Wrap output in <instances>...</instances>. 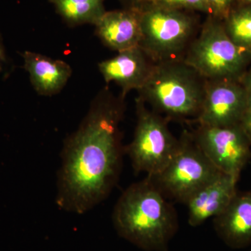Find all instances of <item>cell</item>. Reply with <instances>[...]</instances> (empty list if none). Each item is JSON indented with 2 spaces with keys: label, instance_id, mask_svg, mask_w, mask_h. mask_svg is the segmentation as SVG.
<instances>
[{
  "label": "cell",
  "instance_id": "1",
  "mask_svg": "<svg viewBox=\"0 0 251 251\" xmlns=\"http://www.w3.org/2000/svg\"><path fill=\"white\" fill-rule=\"evenodd\" d=\"M125 98L108 87L100 90L78 128L64 140L55 200L62 210L85 214L116 186L125 153L120 130Z\"/></svg>",
  "mask_w": 251,
  "mask_h": 251
},
{
  "label": "cell",
  "instance_id": "2",
  "mask_svg": "<svg viewBox=\"0 0 251 251\" xmlns=\"http://www.w3.org/2000/svg\"><path fill=\"white\" fill-rule=\"evenodd\" d=\"M112 222L120 237L145 251H169L179 229L174 207L148 176L124 191Z\"/></svg>",
  "mask_w": 251,
  "mask_h": 251
},
{
  "label": "cell",
  "instance_id": "3",
  "mask_svg": "<svg viewBox=\"0 0 251 251\" xmlns=\"http://www.w3.org/2000/svg\"><path fill=\"white\" fill-rule=\"evenodd\" d=\"M206 82L183 59L155 63L138 98L168 120L196 121Z\"/></svg>",
  "mask_w": 251,
  "mask_h": 251
},
{
  "label": "cell",
  "instance_id": "4",
  "mask_svg": "<svg viewBox=\"0 0 251 251\" xmlns=\"http://www.w3.org/2000/svg\"><path fill=\"white\" fill-rule=\"evenodd\" d=\"M182 59L206 80H240L251 56L229 37L222 21L207 16Z\"/></svg>",
  "mask_w": 251,
  "mask_h": 251
},
{
  "label": "cell",
  "instance_id": "5",
  "mask_svg": "<svg viewBox=\"0 0 251 251\" xmlns=\"http://www.w3.org/2000/svg\"><path fill=\"white\" fill-rule=\"evenodd\" d=\"M140 21L139 46L156 63L182 59L198 24L190 11L151 5L140 11Z\"/></svg>",
  "mask_w": 251,
  "mask_h": 251
},
{
  "label": "cell",
  "instance_id": "6",
  "mask_svg": "<svg viewBox=\"0 0 251 251\" xmlns=\"http://www.w3.org/2000/svg\"><path fill=\"white\" fill-rule=\"evenodd\" d=\"M137 122L133 138L125 146L135 173L152 177L161 173L173 159L179 139L172 133L166 117L150 110L141 99L135 100Z\"/></svg>",
  "mask_w": 251,
  "mask_h": 251
},
{
  "label": "cell",
  "instance_id": "7",
  "mask_svg": "<svg viewBox=\"0 0 251 251\" xmlns=\"http://www.w3.org/2000/svg\"><path fill=\"white\" fill-rule=\"evenodd\" d=\"M219 171L202 152L193 133L184 130L173 159L161 173L150 178L166 198L186 204Z\"/></svg>",
  "mask_w": 251,
  "mask_h": 251
},
{
  "label": "cell",
  "instance_id": "8",
  "mask_svg": "<svg viewBox=\"0 0 251 251\" xmlns=\"http://www.w3.org/2000/svg\"><path fill=\"white\" fill-rule=\"evenodd\" d=\"M193 135L202 152L219 171L239 179L251 156L250 140L239 125L199 126Z\"/></svg>",
  "mask_w": 251,
  "mask_h": 251
},
{
  "label": "cell",
  "instance_id": "9",
  "mask_svg": "<svg viewBox=\"0 0 251 251\" xmlns=\"http://www.w3.org/2000/svg\"><path fill=\"white\" fill-rule=\"evenodd\" d=\"M249 99L240 80L206 82L202 108L196 122L205 126L239 125Z\"/></svg>",
  "mask_w": 251,
  "mask_h": 251
},
{
  "label": "cell",
  "instance_id": "10",
  "mask_svg": "<svg viewBox=\"0 0 251 251\" xmlns=\"http://www.w3.org/2000/svg\"><path fill=\"white\" fill-rule=\"evenodd\" d=\"M155 63L140 46H136L99 63V69L105 82L120 86L122 95L126 97L130 91L142 88Z\"/></svg>",
  "mask_w": 251,
  "mask_h": 251
},
{
  "label": "cell",
  "instance_id": "11",
  "mask_svg": "<svg viewBox=\"0 0 251 251\" xmlns=\"http://www.w3.org/2000/svg\"><path fill=\"white\" fill-rule=\"evenodd\" d=\"M239 178L224 173L194 193L186 204L188 207V223L196 227L206 220L219 216L227 208L238 191Z\"/></svg>",
  "mask_w": 251,
  "mask_h": 251
},
{
  "label": "cell",
  "instance_id": "12",
  "mask_svg": "<svg viewBox=\"0 0 251 251\" xmlns=\"http://www.w3.org/2000/svg\"><path fill=\"white\" fill-rule=\"evenodd\" d=\"M218 237L232 249L251 247V190L237 192L226 209L214 218Z\"/></svg>",
  "mask_w": 251,
  "mask_h": 251
},
{
  "label": "cell",
  "instance_id": "13",
  "mask_svg": "<svg viewBox=\"0 0 251 251\" xmlns=\"http://www.w3.org/2000/svg\"><path fill=\"white\" fill-rule=\"evenodd\" d=\"M95 34L104 45L117 52L139 46L140 11L126 9L106 11L95 25Z\"/></svg>",
  "mask_w": 251,
  "mask_h": 251
},
{
  "label": "cell",
  "instance_id": "14",
  "mask_svg": "<svg viewBox=\"0 0 251 251\" xmlns=\"http://www.w3.org/2000/svg\"><path fill=\"white\" fill-rule=\"evenodd\" d=\"M21 56L24 62L23 68L29 74L31 85L39 95H56L72 76V67L64 61L31 51H25Z\"/></svg>",
  "mask_w": 251,
  "mask_h": 251
},
{
  "label": "cell",
  "instance_id": "15",
  "mask_svg": "<svg viewBox=\"0 0 251 251\" xmlns=\"http://www.w3.org/2000/svg\"><path fill=\"white\" fill-rule=\"evenodd\" d=\"M105 0H49L56 12L69 27L82 25H95L106 12Z\"/></svg>",
  "mask_w": 251,
  "mask_h": 251
},
{
  "label": "cell",
  "instance_id": "16",
  "mask_svg": "<svg viewBox=\"0 0 251 251\" xmlns=\"http://www.w3.org/2000/svg\"><path fill=\"white\" fill-rule=\"evenodd\" d=\"M222 22L234 44L251 56V4H238Z\"/></svg>",
  "mask_w": 251,
  "mask_h": 251
},
{
  "label": "cell",
  "instance_id": "17",
  "mask_svg": "<svg viewBox=\"0 0 251 251\" xmlns=\"http://www.w3.org/2000/svg\"><path fill=\"white\" fill-rule=\"evenodd\" d=\"M150 5L163 9L201 12L210 15L207 0H151ZM149 6V5H148Z\"/></svg>",
  "mask_w": 251,
  "mask_h": 251
},
{
  "label": "cell",
  "instance_id": "18",
  "mask_svg": "<svg viewBox=\"0 0 251 251\" xmlns=\"http://www.w3.org/2000/svg\"><path fill=\"white\" fill-rule=\"evenodd\" d=\"M207 2L210 9L209 16L223 21L237 6L239 0H207Z\"/></svg>",
  "mask_w": 251,
  "mask_h": 251
},
{
  "label": "cell",
  "instance_id": "19",
  "mask_svg": "<svg viewBox=\"0 0 251 251\" xmlns=\"http://www.w3.org/2000/svg\"><path fill=\"white\" fill-rule=\"evenodd\" d=\"M13 68L12 61L8 55L2 35L0 32V75L7 77L12 72Z\"/></svg>",
  "mask_w": 251,
  "mask_h": 251
},
{
  "label": "cell",
  "instance_id": "20",
  "mask_svg": "<svg viewBox=\"0 0 251 251\" xmlns=\"http://www.w3.org/2000/svg\"><path fill=\"white\" fill-rule=\"evenodd\" d=\"M251 143V100H249L239 124Z\"/></svg>",
  "mask_w": 251,
  "mask_h": 251
},
{
  "label": "cell",
  "instance_id": "21",
  "mask_svg": "<svg viewBox=\"0 0 251 251\" xmlns=\"http://www.w3.org/2000/svg\"><path fill=\"white\" fill-rule=\"evenodd\" d=\"M124 8L141 11L150 5L151 0H120Z\"/></svg>",
  "mask_w": 251,
  "mask_h": 251
},
{
  "label": "cell",
  "instance_id": "22",
  "mask_svg": "<svg viewBox=\"0 0 251 251\" xmlns=\"http://www.w3.org/2000/svg\"><path fill=\"white\" fill-rule=\"evenodd\" d=\"M241 83L247 92L248 99L251 100V69L244 74L240 80Z\"/></svg>",
  "mask_w": 251,
  "mask_h": 251
},
{
  "label": "cell",
  "instance_id": "23",
  "mask_svg": "<svg viewBox=\"0 0 251 251\" xmlns=\"http://www.w3.org/2000/svg\"><path fill=\"white\" fill-rule=\"evenodd\" d=\"M251 4V0H239L238 4Z\"/></svg>",
  "mask_w": 251,
  "mask_h": 251
},
{
  "label": "cell",
  "instance_id": "24",
  "mask_svg": "<svg viewBox=\"0 0 251 251\" xmlns=\"http://www.w3.org/2000/svg\"><path fill=\"white\" fill-rule=\"evenodd\" d=\"M249 251H251V247L250 250H249Z\"/></svg>",
  "mask_w": 251,
  "mask_h": 251
}]
</instances>
